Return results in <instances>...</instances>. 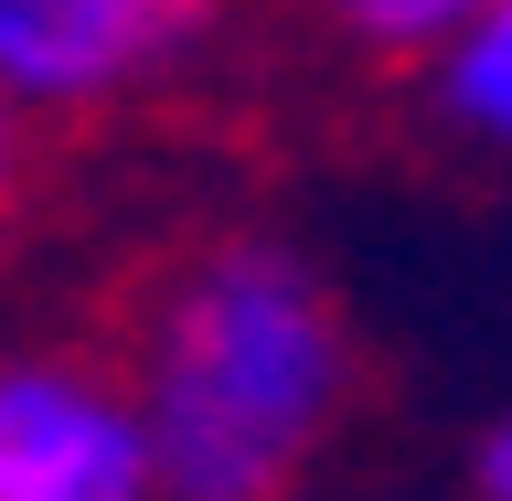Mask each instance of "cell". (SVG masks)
I'll return each mask as SVG.
<instances>
[{
  "mask_svg": "<svg viewBox=\"0 0 512 501\" xmlns=\"http://www.w3.org/2000/svg\"><path fill=\"white\" fill-rule=\"evenodd\" d=\"M22 192H32V128L0 107V246H11V224H22Z\"/></svg>",
  "mask_w": 512,
  "mask_h": 501,
  "instance_id": "obj_6",
  "label": "cell"
},
{
  "mask_svg": "<svg viewBox=\"0 0 512 501\" xmlns=\"http://www.w3.org/2000/svg\"><path fill=\"white\" fill-rule=\"evenodd\" d=\"M470 501H512V416H491L470 438Z\"/></svg>",
  "mask_w": 512,
  "mask_h": 501,
  "instance_id": "obj_7",
  "label": "cell"
},
{
  "mask_svg": "<svg viewBox=\"0 0 512 501\" xmlns=\"http://www.w3.org/2000/svg\"><path fill=\"white\" fill-rule=\"evenodd\" d=\"M310 11L363 54H448L491 0H310Z\"/></svg>",
  "mask_w": 512,
  "mask_h": 501,
  "instance_id": "obj_5",
  "label": "cell"
},
{
  "mask_svg": "<svg viewBox=\"0 0 512 501\" xmlns=\"http://www.w3.org/2000/svg\"><path fill=\"white\" fill-rule=\"evenodd\" d=\"M214 0H0V107L22 128L107 118L203 43Z\"/></svg>",
  "mask_w": 512,
  "mask_h": 501,
  "instance_id": "obj_3",
  "label": "cell"
},
{
  "mask_svg": "<svg viewBox=\"0 0 512 501\" xmlns=\"http://www.w3.org/2000/svg\"><path fill=\"white\" fill-rule=\"evenodd\" d=\"M438 107L470 128V139L512 150V0H491V11L438 54Z\"/></svg>",
  "mask_w": 512,
  "mask_h": 501,
  "instance_id": "obj_4",
  "label": "cell"
},
{
  "mask_svg": "<svg viewBox=\"0 0 512 501\" xmlns=\"http://www.w3.org/2000/svg\"><path fill=\"white\" fill-rule=\"evenodd\" d=\"M0 501H160L128 363L0 352Z\"/></svg>",
  "mask_w": 512,
  "mask_h": 501,
  "instance_id": "obj_2",
  "label": "cell"
},
{
  "mask_svg": "<svg viewBox=\"0 0 512 501\" xmlns=\"http://www.w3.org/2000/svg\"><path fill=\"white\" fill-rule=\"evenodd\" d=\"M160 501H288L352 416V320L278 235L171 256L128 331Z\"/></svg>",
  "mask_w": 512,
  "mask_h": 501,
  "instance_id": "obj_1",
  "label": "cell"
}]
</instances>
